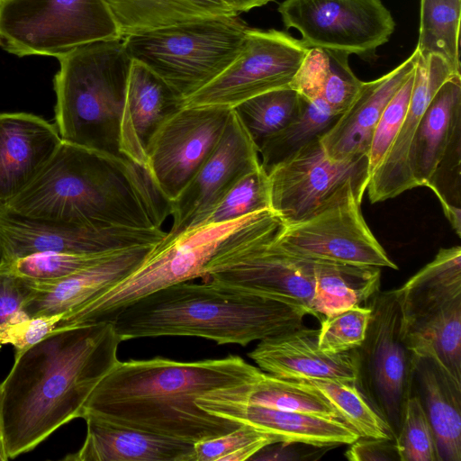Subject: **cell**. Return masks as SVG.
I'll return each mask as SVG.
<instances>
[{
	"label": "cell",
	"instance_id": "6da1fadb",
	"mask_svg": "<svg viewBox=\"0 0 461 461\" xmlns=\"http://www.w3.org/2000/svg\"><path fill=\"white\" fill-rule=\"evenodd\" d=\"M121 342L112 321H101L54 330L14 357L2 382L10 459L80 418L95 386L118 363Z\"/></svg>",
	"mask_w": 461,
	"mask_h": 461
},
{
	"label": "cell",
	"instance_id": "7a4b0ae2",
	"mask_svg": "<svg viewBox=\"0 0 461 461\" xmlns=\"http://www.w3.org/2000/svg\"><path fill=\"white\" fill-rule=\"evenodd\" d=\"M258 370L235 355L196 361L119 360L95 386L80 418L92 416L193 443L212 438L240 424L208 413L196 399L245 383Z\"/></svg>",
	"mask_w": 461,
	"mask_h": 461
},
{
	"label": "cell",
	"instance_id": "3957f363",
	"mask_svg": "<svg viewBox=\"0 0 461 461\" xmlns=\"http://www.w3.org/2000/svg\"><path fill=\"white\" fill-rule=\"evenodd\" d=\"M17 214L97 228L162 229L170 202L123 156L63 141L34 178L0 204Z\"/></svg>",
	"mask_w": 461,
	"mask_h": 461
},
{
	"label": "cell",
	"instance_id": "277c9868",
	"mask_svg": "<svg viewBox=\"0 0 461 461\" xmlns=\"http://www.w3.org/2000/svg\"><path fill=\"white\" fill-rule=\"evenodd\" d=\"M308 312L278 300L202 279L185 281L145 295L109 321L122 341L190 336L246 347L303 326Z\"/></svg>",
	"mask_w": 461,
	"mask_h": 461
},
{
	"label": "cell",
	"instance_id": "5b68a950",
	"mask_svg": "<svg viewBox=\"0 0 461 461\" xmlns=\"http://www.w3.org/2000/svg\"><path fill=\"white\" fill-rule=\"evenodd\" d=\"M285 224L270 209L201 225L156 244L130 275L65 312L56 330L109 321L134 301L172 285L204 277L278 233Z\"/></svg>",
	"mask_w": 461,
	"mask_h": 461
},
{
	"label": "cell",
	"instance_id": "8992f818",
	"mask_svg": "<svg viewBox=\"0 0 461 461\" xmlns=\"http://www.w3.org/2000/svg\"><path fill=\"white\" fill-rule=\"evenodd\" d=\"M57 59L54 125L61 140L122 156L121 126L132 65L123 38L85 44Z\"/></svg>",
	"mask_w": 461,
	"mask_h": 461
},
{
	"label": "cell",
	"instance_id": "52a82bcc",
	"mask_svg": "<svg viewBox=\"0 0 461 461\" xmlns=\"http://www.w3.org/2000/svg\"><path fill=\"white\" fill-rule=\"evenodd\" d=\"M249 29L238 14L211 16L129 35L123 44L133 61L151 69L185 100L234 61Z\"/></svg>",
	"mask_w": 461,
	"mask_h": 461
},
{
	"label": "cell",
	"instance_id": "ba28073f",
	"mask_svg": "<svg viewBox=\"0 0 461 461\" xmlns=\"http://www.w3.org/2000/svg\"><path fill=\"white\" fill-rule=\"evenodd\" d=\"M122 38L104 0H5L0 47L19 57L59 58L85 44Z\"/></svg>",
	"mask_w": 461,
	"mask_h": 461
},
{
	"label": "cell",
	"instance_id": "9c48e42d",
	"mask_svg": "<svg viewBox=\"0 0 461 461\" xmlns=\"http://www.w3.org/2000/svg\"><path fill=\"white\" fill-rule=\"evenodd\" d=\"M366 186L348 181L312 214L285 224L278 241L294 255L354 266L397 269L361 211Z\"/></svg>",
	"mask_w": 461,
	"mask_h": 461
},
{
	"label": "cell",
	"instance_id": "30bf717a",
	"mask_svg": "<svg viewBox=\"0 0 461 461\" xmlns=\"http://www.w3.org/2000/svg\"><path fill=\"white\" fill-rule=\"evenodd\" d=\"M367 303L371 315L365 339L357 348V383L395 437L406 400L412 393L417 361L403 339L402 314L394 289L379 290Z\"/></svg>",
	"mask_w": 461,
	"mask_h": 461
},
{
	"label": "cell",
	"instance_id": "8fae6325",
	"mask_svg": "<svg viewBox=\"0 0 461 461\" xmlns=\"http://www.w3.org/2000/svg\"><path fill=\"white\" fill-rule=\"evenodd\" d=\"M278 12L307 48L356 54L372 61L393 34L395 23L381 0H284Z\"/></svg>",
	"mask_w": 461,
	"mask_h": 461
},
{
	"label": "cell",
	"instance_id": "7c38bea8",
	"mask_svg": "<svg viewBox=\"0 0 461 461\" xmlns=\"http://www.w3.org/2000/svg\"><path fill=\"white\" fill-rule=\"evenodd\" d=\"M309 48L285 32L249 29L241 51L214 80L185 105L233 108L260 94L289 86Z\"/></svg>",
	"mask_w": 461,
	"mask_h": 461
},
{
	"label": "cell",
	"instance_id": "4fadbf2b",
	"mask_svg": "<svg viewBox=\"0 0 461 461\" xmlns=\"http://www.w3.org/2000/svg\"><path fill=\"white\" fill-rule=\"evenodd\" d=\"M231 109L185 105L153 136L147 148L146 170L168 202L178 196L213 151Z\"/></svg>",
	"mask_w": 461,
	"mask_h": 461
},
{
	"label": "cell",
	"instance_id": "5bb4252c",
	"mask_svg": "<svg viewBox=\"0 0 461 461\" xmlns=\"http://www.w3.org/2000/svg\"><path fill=\"white\" fill-rule=\"evenodd\" d=\"M270 210L291 224L312 214L348 181L367 187V155L336 160L324 151L320 137L267 172Z\"/></svg>",
	"mask_w": 461,
	"mask_h": 461
},
{
	"label": "cell",
	"instance_id": "9a60e30c",
	"mask_svg": "<svg viewBox=\"0 0 461 461\" xmlns=\"http://www.w3.org/2000/svg\"><path fill=\"white\" fill-rule=\"evenodd\" d=\"M162 229L97 228L59 220L25 217L0 205V260L39 253L98 254L155 245Z\"/></svg>",
	"mask_w": 461,
	"mask_h": 461
},
{
	"label": "cell",
	"instance_id": "2e32d148",
	"mask_svg": "<svg viewBox=\"0 0 461 461\" xmlns=\"http://www.w3.org/2000/svg\"><path fill=\"white\" fill-rule=\"evenodd\" d=\"M260 166L258 149L232 108L215 149L178 196L170 202L173 221L163 240L174 239L200 226L230 188Z\"/></svg>",
	"mask_w": 461,
	"mask_h": 461
},
{
	"label": "cell",
	"instance_id": "e0dca14e",
	"mask_svg": "<svg viewBox=\"0 0 461 461\" xmlns=\"http://www.w3.org/2000/svg\"><path fill=\"white\" fill-rule=\"evenodd\" d=\"M280 232L201 279L298 306L313 316V260L283 248Z\"/></svg>",
	"mask_w": 461,
	"mask_h": 461
},
{
	"label": "cell",
	"instance_id": "ac0fdd59",
	"mask_svg": "<svg viewBox=\"0 0 461 461\" xmlns=\"http://www.w3.org/2000/svg\"><path fill=\"white\" fill-rule=\"evenodd\" d=\"M456 73L438 54L419 55L409 106L387 155L369 177L366 191L371 203L383 202L415 188L409 156L420 122L439 87Z\"/></svg>",
	"mask_w": 461,
	"mask_h": 461
},
{
	"label": "cell",
	"instance_id": "d6986e66",
	"mask_svg": "<svg viewBox=\"0 0 461 461\" xmlns=\"http://www.w3.org/2000/svg\"><path fill=\"white\" fill-rule=\"evenodd\" d=\"M196 402L208 413L252 426L276 437L284 444L331 447L349 445L360 437L341 419L234 401L213 391L197 398Z\"/></svg>",
	"mask_w": 461,
	"mask_h": 461
},
{
	"label": "cell",
	"instance_id": "ffe728a7",
	"mask_svg": "<svg viewBox=\"0 0 461 461\" xmlns=\"http://www.w3.org/2000/svg\"><path fill=\"white\" fill-rule=\"evenodd\" d=\"M265 373L290 380H339L357 383V348L329 354L318 346V330L301 326L258 341L249 352Z\"/></svg>",
	"mask_w": 461,
	"mask_h": 461
},
{
	"label": "cell",
	"instance_id": "44dd1931",
	"mask_svg": "<svg viewBox=\"0 0 461 461\" xmlns=\"http://www.w3.org/2000/svg\"><path fill=\"white\" fill-rule=\"evenodd\" d=\"M155 245L137 246L113 252L60 279L42 282L28 279L32 292L23 305V311L31 317L64 314L130 275Z\"/></svg>",
	"mask_w": 461,
	"mask_h": 461
},
{
	"label": "cell",
	"instance_id": "7402d4cb",
	"mask_svg": "<svg viewBox=\"0 0 461 461\" xmlns=\"http://www.w3.org/2000/svg\"><path fill=\"white\" fill-rule=\"evenodd\" d=\"M420 51L382 77L363 82L360 91L335 122L320 136L321 144L332 159L367 155L376 123L394 94L415 68Z\"/></svg>",
	"mask_w": 461,
	"mask_h": 461
},
{
	"label": "cell",
	"instance_id": "603a6c76",
	"mask_svg": "<svg viewBox=\"0 0 461 461\" xmlns=\"http://www.w3.org/2000/svg\"><path fill=\"white\" fill-rule=\"evenodd\" d=\"M185 101L162 77L132 60L121 126V154L146 169L151 139L185 106Z\"/></svg>",
	"mask_w": 461,
	"mask_h": 461
},
{
	"label": "cell",
	"instance_id": "cb8c5ba5",
	"mask_svg": "<svg viewBox=\"0 0 461 461\" xmlns=\"http://www.w3.org/2000/svg\"><path fill=\"white\" fill-rule=\"evenodd\" d=\"M461 157V75L447 79L429 104L409 156L411 176L429 187L448 159Z\"/></svg>",
	"mask_w": 461,
	"mask_h": 461
},
{
	"label": "cell",
	"instance_id": "d4e9b609",
	"mask_svg": "<svg viewBox=\"0 0 461 461\" xmlns=\"http://www.w3.org/2000/svg\"><path fill=\"white\" fill-rule=\"evenodd\" d=\"M61 142L55 125L40 116L0 113V204L34 178Z\"/></svg>",
	"mask_w": 461,
	"mask_h": 461
},
{
	"label": "cell",
	"instance_id": "484cf974",
	"mask_svg": "<svg viewBox=\"0 0 461 461\" xmlns=\"http://www.w3.org/2000/svg\"><path fill=\"white\" fill-rule=\"evenodd\" d=\"M81 447L67 461H193L194 443L86 416Z\"/></svg>",
	"mask_w": 461,
	"mask_h": 461
},
{
	"label": "cell",
	"instance_id": "4316f807",
	"mask_svg": "<svg viewBox=\"0 0 461 461\" xmlns=\"http://www.w3.org/2000/svg\"><path fill=\"white\" fill-rule=\"evenodd\" d=\"M402 330L416 361L429 360L461 389V296Z\"/></svg>",
	"mask_w": 461,
	"mask_h": 461
},
{
	"label": "cell",
	"instance_id": "83f0119b",
	"mask_svg": "<svg viewBox=\"0 0 461 461\" xmlns=\"http://www.w3.org/2000/svg\"><path fill=\"white\" fill-rule=\"evenodd\" d=\"M394 291L402 324L424 317L460 297V246L440 249L432 261Z\"/></svg>",
	"mask_w": 461,
	"mask_h": 461
},
{
	"label": "cell",
	"instance_id": "f1b7e54d",
	"mask_svg": "<svg viewBox=\"0 0 461 461\" xmlns=\"http://www.w3.org/2000/svg\"><path fill=\"white\" fill-rule=\"evenodd\" d=\"M415 375L438 461H461V389L427 359L417 362Z\"/></svg>",
	"mask_w": 461,
	"mask_h": 461
},
{
	"label": "cell",
	"instance_id": "f546056e",
	"mask_svg": "<svg viewBox=\"0 0 461 461\" xmlns=\"http://www.w3.org/2000/svg\"><path fill=\"white\" fill-rule=\"evenodd\" d=\"M122 38L219 15L238 14L221 0H104Z\"/></svg>",
	"mask_w": 461,
	"mask_h": 461
},
{
	"label": "cell",
	"instance_id": "4dcf8cb0",
	"mask_svg": "<svg viewBox=\"0 0 461 461\" xmlns=\"http://www.w3.org/2000/svg\"><path fill=\"white\" fill-rule=\"evenodd\" d=\"M313 316L319 318L362 306L379 291L380 267L313 260ZM321 318V319H322Z\"/></svg>",
	"mask_w": 461,
	"mask_h": 461
},
{
	"label": "cell",
	"instance_id": "1f68e13d",
	"mask_svg": "<svg viewBox=\"0 0 461 461\" xmlns=\"http://www.w3.org/2000/svg\"><path fill=\"white\" fill-rule=\"evenodd\" d=\"M213 392L234 401L341 419L323 394L306 381L276 377L260 369L245 383Z\"/></svg>",
	"mask_w": 461,
	"mask_h": 461
},
{
	"label": "cell",
	"instance_id": "d6a6232c",
	"mask_svg": "<svg viewBox=\"0 0 461 461\" xmlns=\"http://www.w3.org/2000/svg\"><path fill=\"white\" fill-rule=\"evenodd\" d=\"M339 115L322 97L311 101L304 99L302 112L285 128L266 139L259 146L262 167L267 172L272 167L319 138Z\"/></svg>",
	"mask_w": 461,
	"mask_h": 461
},
{
	"label": "cell",
	"instance_id": "836d02e7",
	"mask_svg": "<svg viewBox=\"0 0 461 461\" xmlns=\"http://www.w3.org/2000/svg\"><path fill=\"white\" fill-rule=\"evenodd\" d=\"M461 0H420V23L416 48L420 55L438 54L460 71Z\"/></svg>",
	"mask_w": 461,
	"mask_h": 461
},
{
	"label": "cell",
	"instance_id": "e575fe53",
	"mask_svg": "<svg viewBox=\"0 0 461 461\" xmlns=\"http://www.w3.org/2000/svg\"><path fill=\"white\" fill-rule=\"evenodd\" d=\"M303 106L304 99L286 86L249 98L233 110L258 149L266 139L292 122Z\"/></svg>",
	"mask_w": 461,
	"mask_h": 461
},
{
	"label": "cell",
	"instance_id": "d590c367",
	"mask_svg": "<svg viewBox=\"0 0 461 461\" xmlns=\"http://www.w3.org/2000/svg\"><path fill=\"white\" fill-rule=\"evenodd\" d=\"M306 382L323 394L340 418L360 437L395 438L389 425L367 402L355 383L339 380Z\"/></svg>",
	"mask_w": 461,
	"mask_h": 461
},
{
	"label": "cell",
	"instance_id": "8d00e7d4",
	"mask_svg": "<svg viewBox=\"0 0 461 461\" xmlns=\"http://www.w3.org/2000/svg\"><path fill=\"white\" fill-rule=\"evenodd\" d=\"M267 209H270L269 181L267 171L260 166L240 178L201 225L227 222Z\"/></svg>",
	"mask_w": 461,
	"mask_h": 461
},
{
	"label": "cell",
	"instance_id": "74e56055",
	"mask_svg": "<svg viewBox=\"0 0 461 461\" xmlns=\"http://www.w3.org/2000/svg\"><path fill=\"white\" fill-rule=\"evenodd\" d=\"M276 443H280L276 437L252 426L240 424L225 434L194 442L193 461L249 460Z\"/></svg>",
	"mask_w": 461,
	"mask_h": 461
},
{
	"label": "cell",
	"instance_id": "f35d334b",
	"mask_svg": "<svg viewBox=\"0 0 461 461\" xmlns=\"http://www.w3.org/2000/svg\"><path fill=\"white\" fill-rule=\"evenodd\" d=\"M400 461H438L434 435L419 393L406 400L394 438Z\"/></svg>",
	"mask_w": 461,
	"mask_h": 461
},
{
	"label": "cell",
	"instance_id": "ab89813d",
	"mask_svg": "<svg viewBox=\"0 0 461 461\" xmlns=\"http://www.w3.org/2000/svg\"><path fill=\"white\" fill-rule=\"evenodd\" d=\"M112 253L113 252L98 254L48 252L33 254L12 261L0 260V262L10 272L21 277L42 282L70 276Z\"/></svg>",
	"mask_w": 461,
	"mask_h": 461
},
{
	"label": "cell",
	"instance_id": "60d3db41",
	"mask_svg": "<svg viewBox=\"0 0 461 461\" xmlns=\"http://www.w3.org/2000/svg\"><path fill=\"white\" fill-rule=\"evenodd\" d=\"M371 315L368 306H354L324 316L318 330V346L329 354L357 348L363 343Z\"/></svg>",
	"mask_w": 461,
	"mask_h": 461
},
{
	"label": "cell",
	"instance_id": "b9f144b4",
	"mask_svg": "<svg viewBox=\"0 0 461 461\" xmlns=\"http://www.w3.org/2000/svg\"><path fill=\"white\" fill-rule=\"evenodd\" d=\"M414 70L384 109L374 130L367 153L369 177L387 155L406 114Z\"/></svg>",
	"mask_w": 461,
	"mask_h": 461
},
{
	"label": "cell",
	"instance_id": "7bdbcfd3",
	"mask_svg": "<svg viewBox=\"0 0 461 461\" xmlns=\"http://www.w3.org/2000/svg\"><path fill=\"white\" fill-rule=\"evenodd\" d=\"M326 51L329 56L330 70L321 97L335 113L341 114L357 96L363 81L351 70L348 53Z\"/></svg>",
	"mask_w": 461,
	"mask_h": 461
},
{
	"label": "cell",
	"instance_id": "ee69618b",
	"mask_svg": "<svg viewBox=\"0 0 461 461\" xmlns=\"http://www.w3.org/2000/svg\"><path fill=\"white\" fill-rule=\"evenodd\" d=\"M63 313L31 317L23 312L0 328V348L11 345L18 357L51 333Z\"/></svg>",
	"mask_w": 461,
	"mask_h": 461
},
{
	"label": "cell",
	"instance_id": "f6af8a7d",
	"mask_svg": "<svg viewBox=\"0 0 461 461\" xmlns=\"http://www.w3.org/2000/svg\"><path fill=\"white\" fill-rule=\"evenodd\" d=\"M329 70L327 51L317 47L309 48L289 86L307 101L321 97Z\"/></svg>",
	"mask_w": 461,
	"mask_h": 461
},
{
	"label": "cell",
	"instance_id": "bcb514c9",
	"mask_svg": "<svg viewBox=\"0 0 461 461\" xmlns=\"http://www.w3.org/2000/svg\"><path fill=\"white\" fill-rule=\"evenodd\" d=\"M32 292L28 279L10 272L0 262V328L24 312Z\"/></svg>",
	"mask_w": 461,
	"mask_h": 461
},
{
	"label": "cell",
	"instance_id": "7dc6e473",
	"mask_svg": "<svg viewBox=\"0 0 461 461\" xmlns=\"http://www.w3.org/2000/svg\"><path fill=\"white\" fill-rule=\"evenodd\" d=\"M346 457L353 461L399 460L394 438L359 437L350 443Z\"/></svg>",
	"mask_w": 461,
	"mask_h": 461
},
{
	"label": "cell",
	"instance_id": "c3c4849f",
	"mask_svg": "<svg viewBox=\"0 0 461 461\" xmlns=\"http://www.w3.org/2000/svg\"><path fill=\"white\" fill-rule=\"evenodd\" d=\"M443 210V212L451 224L452 228L456 231V235H461V209L460 206L453 205L447 202H439Z\"/></svg>",
	"mask_w": 461,
	"mask_h": 461
},
{
	"label": "cell",
	"instance_id": "681fc988",
	"mask_svg": "<svg viewBox=\"0 0 461 461\" xmlns=\"http://www.w3.org/2000/svg\"><path fill=\"white\" fill-rule=\"evenodd\" d=\"M237 14L248 12L253 8L260 7L273 0H221Z\"/></svg>",
	"mask_w": 461,
	"mask_h": 461
},
{
	"label": "cell",
	"instance_id": "f907efd6",
	"mask_svg": "<svg viewBox=\"0 0 461 461\" xmlns=\"http://www.w3.org/2000/svg\"><path fill=\"white\" fill-rule=\"evenodd\" d=\"M6 447L3 417V384L0 383V461L9 460Z\"/></svg>",
	"mask_w": 461,
	"mask_h": 461
},
{
	"label": "cell",
	"instance_id": "816d5d0a",
	"mask_svg": "<svg viewBox=\"0 0 461 461\" xmlns=\"http://www.w3.org/2000/svg\"><path fill=\"white\" fill-rule=\"evenodd\" d=\"M4 1H5V0H0V3L4 2Z\"/></svg>",
	"mask_w": 461,
	"mask_h": 461
}]
</instances>
